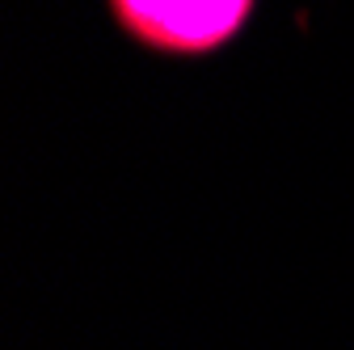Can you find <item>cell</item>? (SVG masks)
I'll return each mask as SVG.
<instances>
[{"label": "cell", "instance_id": "6da1fadb", "mask_svg": "<svg viewBox=\"0 0 354 350\" xmlns=\"http://www.w3.org/2000/svg\"><path fill=\"white\" fill-rule=\"evenodd\" d=\"M257 0H110V13L148 51L211 55L245 30Z\"/></svg>", "mask_w": 354, "mask_h": 350}]
</instances>
